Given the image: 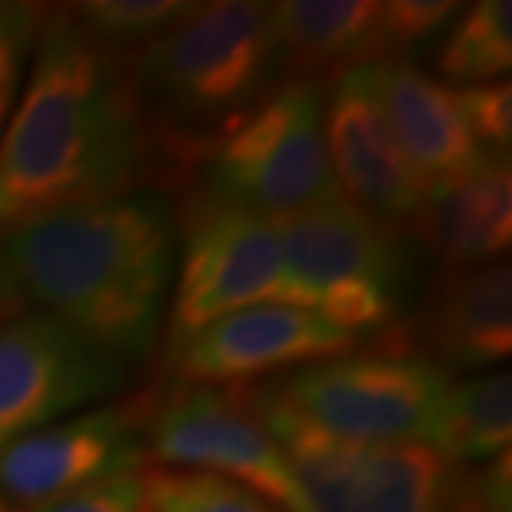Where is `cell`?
I'll return each instance as SVG.
<instances>
[{
  "label": "cell",
  "mask_w": 512,
  "mask_h": 512,
  "mask_svg": "<svg viewBox=\"0 0 512 512\" xmlns=\"http://www.w3.org/2000/svg\"><path fill=\"white\" fill-rule=\"evenodd\" d=\"M370 72L384 123L424 194L493 160L478 148L456 86L424 72L410 57H384L370 63Z\"/></svg>",
  "instance_id": "15"
},
{
  "label": "cell",
  "mask_w": 512,
  "mask_h": 512,
  "mask_svg": "<svg viewBox=\"0 0 512 512\" xmlns=\"http://www.w3.org/2000/svg\"><path fill=\"white\" fill-rule=\"evenodd\" d=\"M140 512H148V510H146V501H143V510H140Z\"/></svg>",
  "instance_id": "30"
},
{
  "label": "cell",
  "mask_w": 512,
  "mask_h": 512,
  "mask_svg": "<svg viewBox=\"0 0 512 512\" xmlns=\"http://www.w3.org/2000/svg\"><path fill=\"white\" fill-rule=\"evenodd\" d=\"M146 461V436L131 399L80 410L0 450V504L32 512L94 481L143 473Z\"/></svg>",
  "instance_id": "12"
},
{
  "label": "cell",
  "mask_w": 512,
  "mask_h": 512,
  "mask_svg": "<svg viewBox=\"0 0 512 512\" xmlns=\"http://www.w3.org/2000/svg\"><path fill=\"white\" fill-rule=\"evenodd\" d=\"M379 336L439 367L444 376L507 362L512 353L510 259L441 268L410 325H393Z\"/></svg>",
  "instance_id": "13"
},
{
  "label": "cell",
  "mask_w": 512,
  "mask_h": 512,
  "mask_svg": "<svg viewBox=\"0 0 512 512\" xmlns=\"http://www.w3.org/2000/svg\"><path fill=\"white\" fill-rule=\"evenodd\" d=\"M404 234L436 256L441 268H473L504 259L512 242L510 160H487L424 194Z\"/></svg>",
  "instance_id": "16"
},
{
  "label": "cell",
  "mask_w": 512,
  "mask_h": 512,
  "mask_svg": "<svg viewBox=\"0 0 512 512\" xmlns=\"http://www.w3.org/2000/svg\"><path fill=\"white\" fill-rule=\"evenodd\" d=\"M26 305L131 367L160 348L177 274V217L165 194L57 208L0 231Z\"/></svg>",
  "instance_id": "2"
},
{
  "label": "cell",
  "mask_w": 512,
  "mask_h": 512,
  "mask_svg": "<svg viewBox=\"0 0 512 512\" xmlns=\"http://www.w3.org/2000/svg\"><path fill=\"white\" fill-rule=\"evenodd\" d=\"M510 436L512 376L507 367L450 382L433 447L450 467H481L493 461L510 450Z\"/></svg>",
  "instance_id": "18"
},
{
  "label": "cell",
  "mask_w": 512,
  "mask_h": 512,
  "mask_svg": "<svg viewBox=\"0 0 512 512\" xmlns=\"http://www.w3.org/2000/svg\"><path fill=\"white\" fill-rule=\"evenodd\" d=\"M237 387L333 439L421 444L433 450L450 376L384 336H373V345L362 353H345Z\"/></svg>",
  "instance_id": "5"
},
{
  "label": "cell",
  "mask_w": 512,
  "mask_h": 512,
  "mask_svg": "<svg viewBox=\"0 0 512 512\" xmlns=\"http://www.w3.org/2000/svg\"><path fill=\"white\" fill-rule=\"evenodd\" d=\"M191 9L194 3L180 0H86L66 6L83 35L120 55H137Z\"/></svg>",
  "instance_id": "20"
},
{
  "label": "cell",
  "mask_w": 512,
  "mask_h": 512,
  "mask_svg": "<svg viewBox=\"0 0 512 512\" xmlns=\"http://www.w3.org/2000/svg\"><path fill=\"white\" fill-rule=\"evenodd\" d=\"M458 15L450 0H390L382 3V32L387 57H407L410 49L436 37Z\"/></svg>",
  "instance_id": "24"
},
{
  "label": "cell",
  "mask_w": 512,
  "mask_h": 512,
  "mask_svg": "<svg viewBox=\"0 0 512 512\" xmlns=\"http://www.w3.org/2000/svg\"><path fill=\"white\" fill-rule=\"evenodd\" d=\"M43 15H46L43 3L0 0V128L18 100L20 83L35 52Z\"/></svg>",
  "instance_id": "22"
},
{
  "label": "cell",
  "mask_w": 512,
  "mask_h": 512,
  "mask_svg": "<svg viewBox=\"0 0 512 512\" xmlns=\"http://www.w3.org/2000/svg\"><path fill=\"white\" fill-rule=\"evenodd\" d=\"M325 140L339 194L373 220L404 231L424 191L384 123L370 66L345 74L330 89Z\"/></svg>",
  "instance_id": "14"
},
{
  "label": "cell",
  "mask_w": 512,
  "mask_h": 512,
  "mask_svg": "<svg viewBox=\"0 0 512 512\" xmlns=\"http://www.w3.org/2000/svg\"><path fill=\"white\" fill-rule=\"evenodd\" d=\"M148 458L237 481L279 512H311L291 464L234 387L154 384L131 399Z\"/></svg>",
  "instance_id": "8"
},
{
  "label": "cell",
  "mask_w": 512,
  "mask_h": 512,
  "mask_svg": "<svg viewBox=\"0 0 512 512\" xmlns=\"http://www.w3.org/2000/svg\"><path fill=\"white\" fill-rule=\"evenodd\" d=\"M362 339L311 308L254 305L211 322L163 356L165 384L237 387L345 356Z\"/></svg>",
  "instance_id": "11"
},
{
  "label": "cell",
  "mask_w": 512,
  "mask_h": 512,
  "mask_svg": "<svg viewBox=\"0 0 512 512\" xmlns=\"http://www.w3.org/2000/svg\"><path fill=\"white\" fill-rule=\"evenodd\" d=\"M6 228V211H3V202H0V231Z\"/></svg>",
  "instance_id": "28"
},
{
  "label": "cell",
  "mask_w": 512,
  "mask_h": 512,
  "mask_svg": "<svg viewBox=\"0 0 512 512\" xmlns=\"http://www.w3.org/2000/svg\"><path fill=\"white\" fill-rule=\"evenodd\" d=\"M279 444L311 512H444L456 467L421 444L333 439L234 387Z\"/></svg>",
  "instance_id": "9"
},
{
  "label": "cell",
  "mask_w": 512,
  "mask_h": 512,
  "mask_svg": "<svg viewBox=\"0 0 512 512\" xmlns=\"http://www.w3.org/2000/svg\"><path fill=\"white\" fill-rule=\"evenodd\" d=\"M512 66V3L481 0L450 20V32L436 55L444 83L476 86L507 77Z\"/></svg>",
  "instance_id": "19"
},
{
  "label": "cell",
  "mask_w": 512,
  "mask_h": 512,
  "mask_svg": "<svg viewBox=\"0 0 512 512\" xmlns=\"http://www.w3.org/2000/svg\"><path fill=\"white\" fill-rule=\"evenodd\" d=\"M177 217V282L171 285L163 356L222 316L288 305L276 220L191 188Z\"/></svg>",
  "instance_id": "6"
},
{
  "label": "cell",
  "mask_w": 512,
  "mask_h": 512,
  "mask_svg": "<svg viewBox=\"0 0 512 512\" xmlns=\"http://www.w3.org/2000/svg\"><path fill=\"white\" fill-rule=\"evenodd\" d=\"M285 83L330 92L345 74L387 57L382 3L373 0H285L271 3Z\"/></svg>",
  "instance_id": "17"
},
{
  "label": "cell",
  "mask_w": 512,
  "mask_h": 512,
  "mask_svg": "<svg viewBox=\"0 0 512 512\" xmlns=\"http://www.w3.org/2000/svg\"><path fill=\"white\" fill-rule=\"evenodd\" d=\"M148 512H279L274 504L251 493L237 481L197 473L157 467L146 473Z\"/></svg>",
  "instance_id": "21"
},
{
  "label": "cell",
  "mask_w": 512,
  "mask_h": 512,
  "mask_svg": "<svg viewBox=\"0 0 512 512\" xmlns=\"http://www.w3.org/2000/svg\"><path fill=\"white\" fill-rule=\"evenodd\" d=\"M177 188L137 94L131 55L46 6L32 72L0 137L6 228L80 202ZM3 228V231H6Z\"/></svg>",
  "instance_id": "1"
},
{
  "label": "cell",
  "mask_w": 512,
  "mask_h": 512,
  "mask_svg": "<svg viewBox=\"0 0 512 512\" xmlns=\"http://www.w3.org/2000/svg\"><path fill=\"white\" fill-rule=\"evenodd\" d=\"M458 103L478 148L493 160H510L512 146V83L507 77L461 86Z\"/></svg>",
  "instance_id": "23"
},
{
  "label": "cell",
  "mask_w": 512,
  "mask_h": 512,
  "mask_svg": "<svg viewBox=\"0 0 512 512\" xmlns=\"http://www.w3.org/2000/svg\"><path fill=\"white\" fill-rule=\"evenodd\" d=\"M510 450L487 467H458L444 512H510Z\"/></svg>",
  "instance_id": "26"
},
{
  "label": "cell",
  "mask_w": 512,
  "mask_h": 512,
  "mask_svg": "<svg viewBox=\"0 0 512 512\" xmlns=\"http://www.w3.org/2000/svg\"><path fill=\"white\" fill-rule=\"evenodd\" d=\"M288 305L311 308L367 339L399 325L413 279V242L342 194L276 217Z\"/></svg>",
  "instance_id": "4"
},
{
  "label": "cell",
  "mask_w": 512,
  "mask_h": 512,
  "mask_svg": "<svg viewBox=\"0 0 512 512\" xmlns=\"http://www.w3.org/2000/svg\"><path fill=\"white\" fill-rule=\"evenodd\" d=\"M128 367L49 313L0 325V450L120 393Z\"/></svg>",
  "instance_id": "10"
},
{
  "label": "cell",
  "mask_w": 512,
  "mask_h": 512,
  "mask_svg": "<svg viewBox=\"0 0 512 512\" xmlns=\"http://www.w3.org/2000/svg\"><path fill=\"white\" fill-rule=\"evenodd\" d=\"M0 512H9V510H6V507H3V504H0Z\"/></svg>",
  "instance_id": "29"
},
{
  "label": "cell",
  "mask_w": 512,
  "mask_h": 512,
  "mask_svg": "<svg viewBox=\"0 0 512 512\" xmlns=\"http://www.w3.org/2000/svg\"><path fill=\"white\" fill-rule=\"evenodd\" d=\"M143 501H146V473H123L57 495L32 512H140Z\"/></svg>",
  "instance_id": "25"
},
{
  "label": "cell",
  "mask_w": 512,
  "mask_h": 512,
  "mask_svg": "<svg viewBox=\"0 0 512 512\" xmlns=\"http://www.w3.org/2000/svg\"><path fill=\"white\" fill-rule=\"evenodd\" d=\"M131 72L165 168L185 188L211 151L285 83L271 3H194L131 55Z\"/></svg>",
  "instance_id": "3"
},
{
  "label": "cell",
  "mask_w": 512,
  "mask_h": 512,
  "mask_svg": "<svg viewBox=\"0 0 512 512\" xmlns=\"http://www.w3.org/2000/svg\"><path fill=\"white\" fill-rule=\"evenodd\" d=\"M328 92L282 83L200 168V188L262 217H285L339 194L325 140Z\"/></svg>",
  "instance_id": "7"
},
{
  "label": "cell",
  "mask_w": 512,
  "mask_h": 512,
  "mask_svg": "<svg viewBox=\"0 0 512 512\" xmlns=\"http://www.w3.org/2000/svg\"><path fill=\"white\" fill-rule=\"evenodd\" d=\"M26 308L29 305H26L18 282H15V274H12V268H9V262L3 256V248H0V325H6L15 316L26 313Z\"/></svg>",
  "instance_id": "27"
}]
</instances>
